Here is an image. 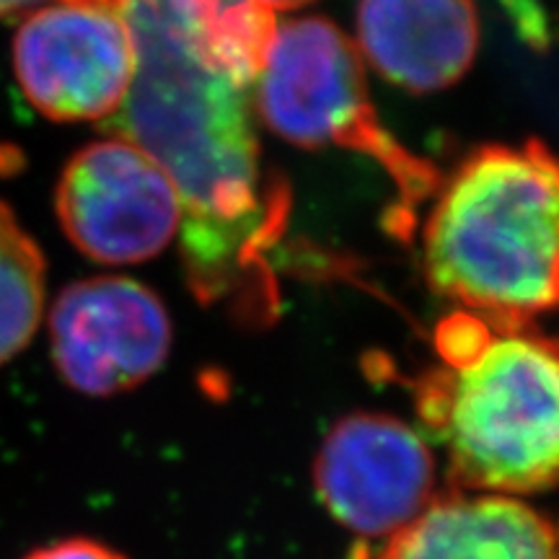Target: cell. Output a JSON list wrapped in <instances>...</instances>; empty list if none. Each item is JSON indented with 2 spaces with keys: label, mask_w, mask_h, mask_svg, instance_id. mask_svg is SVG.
Returning <instances> with one entry per match:
<instances>
[{
  "label": "cell",
  "mask_w": 559,
  "mask_h": 559,
  "mask_svg": "<svg viewBox=\"0 0 559 559\" xmlns=\"http://www.w3.org/2000/svg\"><path fill=\"white\" fill-rule=\"evenodd\" d=\"M45 309V257L0 202V366L29 345Z\"/></svg>",
  "instance_id": "obj_11"
},
{
  "label": "cell",
  "mask_w": 559,
  "mask_h": 559,
  "mask_svg": "<svg viewBox=\"0 0 559 559\" xmlns=\"http://www.w3.org/2000/svg\"><path fill=\"white\" fill-rule=\"evenodd\" d=\"M254 107L267 128L300 148L334 145L381 166L396 185L389 228L409 239L415 213L436 198L440 174L383 128L368 99L358 47L326 19L277 24L254 86Z\"/></svg>",
  "instance_id": "obj_4"
},
{
  "label": "cell",
  "mask_w": 559,
  "mask_h": 559,
  "mask_svg": "<svg viewBox=\"0 0 559 559\" xmlns=\"http://www.w3.org/2000/svg\"><path fill=\"white\" fill-rule=\"evenodd\" d=\"M257 3L270 9L272 13L275 11H290V9H300V5L311 3V0H257Z\"/></svg>",
  "instance_id": "obj_14"
},
{
  "label": "cell",
  "mask_w": 559,
  "mask_h": 559,
  "mask_svg": "<svg viewBox=\"0 0 559 559\" xmlns=\"http://www.w3.org/2000/svg\"><path fill=\"white\" fill-rule=\"evenodd\" d=\"M358 52L389 83L415 94L449 88L479 50L474 0H360Z\"/></svg>",
  "instance_id": "obj_9"
},
{
  "label": "cell",
  "mask_w": 559,
  "mask_h": 559,
  "mask_svg": "<svg viewBox=\"0 0 559 559\" xmlns=\"http://www.w3.org/2000/svg\"><path fill=\"white\" fill-rule=\"evenodd\" d=\"M13 68L34 109L55 122H107L128 96L135 47L120 0H55L13 39Z\"/></svg>",
  "instance_id": "obj_5"
},
{
  "label": "cell",
  "mask_w": 559,
  "mask_h": 559,
  "mask_svg": "<svg viewBox=\"0 0 559 559\" xmlns=\"http://www.w3.org/2000/svg\"><path fill=\"white\" fill-rule=\"evenodd\" d=\"M135 75L109 135L130 140L171 179L181 254L200 304L247 321L277 309L270 251L288 226L290 194L264 171L254 86L275 37L257 0H120Z\"/></svg>",
  "instance_id": "obj_1"
},
{
  "label": "cell",
  "mask_w": 559,
  "mask_h": 559,
  "mask_svg": "<svg viewBox=\"0 0 559 559\" xmlns=\"http://www.w3.org/2000/svg\"><path fill=\"white\" fill-rule=\"evenodd\" d=\"M557 164L539 140L474 151L438 187L423 236L432 290L500 330L557 304Z\"/></svg>",
  "instance_id": "obj_3"
},
{
  "label": "cell",
  "mask_w": 559,
  "mask_h": 559,
  "mask_svg": "<svg viewBox=\"0 0 559 559\" xmlns=\"http://www.w3.org/2000/svg\"><path fill=\"white\" fill-rule=\"evenodd\" d=\"M52 358L70 386L88 396L135 389L164 366L171 321L145 285L94 277L70 285L50 313Z\"/></svg>",
  "instance_id": "obj_8"
},
{
  "label": "cell",
  "mask_w": 559,
  "mask_h": 559,
  "mask_svg": "<svg viewBox=\"0 0 559 559\" xmlns=\"http://www.w3.org/2000/svg\"><path fill=\"white\" fill-rule=\"evenodd\" d=\"M443 366L415 386L425 430L443 451L451 489L547 492L559 461V370L549 340L456 311L438 324Z\"/></svg>",
  "instance_id": "obj_2"
},
{
  "label": "cell",
  "mask_w": 559,
  "mask_h": 559,
  "mask_svg": "<svg viewBox=\"0 0 559 559\" xmlns=\"http://www.w3.org/2000/svg\"><path fill=\"white\" fill-rule=\"evenodd\" d=\"M55 3V0H0V19L21 16V13H32L41 5Z\"/></svg>",
  "instance_id": "obj_13"
},
{
  "label": "cell",
  "mask_w": 559,
  "mask_h": 559,
  "mask_svg": "<svg viewBox=\"0 0 559 559\" xmlns=\"http://www.w3.org/2000/svg\"><path fill=\"white\" fill-rule=\"evenodd\" d=\"M26 559H124L120 551L91 539H66L32 551Z\"/></svg>",
  "instance_id": "obj_12"
},
{
  "label": "cell",
  "mask_w": 559,
  "mask_h": 559,
  "mask_svg": "<svg viewBox=\"0 0 559 559\" xmlns=\"http://www.w3.org/2000/svg\"><path fill=\"white\" fill-rule=\"evenodd\" d=\"M373 559H557L547 515L519 498L449 489Z\"/></svg>",
  "instance_id": "obj_10"
},
{
  "label": "cell",
  "mask_w": 559,
  "mask_h": 559,
  "mask_svg": "<svg viewBox=\"0 0 559 559\" xmlns=\"http://www.w3.org/2000/svg\"><path fill=\"white\" fill-rule=\"evenodd\" d=\"M313 487L332 519L362 539H389L438 498V461L415 428L389 415H349L324 438Z\"/></svg>",
  "instance_id": "obj_6"
},
{
  "label": "cell",
  "mask_w": 559,
  "mask_h": 559,
  "mask_svg": "<svg viewBox=\"0 0 559 559\" xmlns=\"http://www.w3.org/2000/svg\"><path fill=\"white\" fill-rule=\"evenodd\" d=\"M68 239L91 260L132 264L156 257L179 234L171 179L130 140L109 135L75 153L58 187Z\"/></svg>",
  "instance_id": "obj_7"
}]
</instances>
